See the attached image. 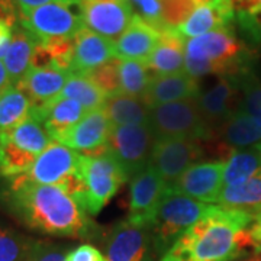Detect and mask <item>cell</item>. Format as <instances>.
I'll list each match as a JSON object with an SVG mask.
<instances>
[{
  "mask_svg": "<svg viewBox=\"0 0 261 261\" xmlns=\"http://www.w3.org/2000/svg\"><path fill=\"white\" fill-rule=\"evenodd\" d=\"M6 202L10 212L32 231L74 240L96 237L90 215L60 187L37 185L19 176L12 180Z\"/></svg>",
  "mask_w": 261,
  "mask_h": 261,
  "instance_id": "6da1fadb",
  "label": "cell"
},
{
  "mask_svg": "<svg viewBox=\"0 0 261 261\" xmlns=\"http://www.w3.org/2000/svg\"><path fill=\"white\" fill-rule=\"evenodd\" d=\"M252 221V215L212 206L159 261H233L248 250L257 251Z\"/></svg>",
  "mask_w": 261,
  "mask_h": 261,
  "instance_id": "7a4b0ae2",
  "label": "cell"
},
{
  "mask_svg": "<svg viewBox=\"0 0 261 261\" xmlns=\"http://www.w3.org/2000/svg\"><path fill=\"white\" fill-rule=\"evenodd\" d=\"M252 54L231 27L185 39V71L196 80L205 75L238 77L251 71Z\"/></svg>",
  "mask_w": 261,
  "mask_h": 261,
  "instance_id": "3957f363",
  "label": "cell"
},
{
  "mask_svg": "<svg viewBox=\"0 0 261 261\" xmlns=\"http://www.w3.org/2000/svg\"><path fill=\"white\" fill-rule=\"evenodd\" d=\"M79 173L84 181V193L80 205L90 216H96L128 181L119 164L108 152V145L80 154Z\"/></svg>",
  "mask_w": 261,
  "mask_h": 261,
  "instance_id": "277c9868",
  "label": "cell"
},
{
  "mask_svg": "<svg viewBox=\"0 0 261 261\" xmlns=\"http://www.w3.org/2000/svg\"><path fill=\"white\" fill-rule=\"evenodd\" d=\"M214 205L167 192L151 224L154 254L161 258L178 237L205 216Z\"/></svg>",
  "mask_w": 261,
  "mask_h": 261,
  "instance_id": "5b68a950",
  "label": "cell"
},
{
  "mask_svg": "<svg viewBox=\"0 0 261 261\" xmlns=\"http://www.w3.org/2000/svg\"><path fill=\"white\" fill-rule=\"evenodd\" d=\"M19 23L38 44L73 39L84 28L79 0L53 2L18 13Z\"/></svg>",
  "mask_w": 261,
  "mask_h": 261,
  "instance_id": "8992f818",
  "label": "cell"
},
{
  "mask_svg": "<svg viewBox=\"0 0 261 261\" xmlns=\"http://www.w3.org/2000/svg\"><path fill=\"white\" fill-rule=\"evenodd\" d=\"M148 125L157 141L164 138L214 140V132L199 112L196 97L149 109Z\"/></svg>",
  "mask_w": 261,
  "mask_h": 261,
  "instance_id": "52a82bcc",
  "label": "cell"
},
{
  "mask_svg": "<svg viewBox=\"0 0 261 261\" xmlns=\"http://www.w3.org/2000/svg\"><path fill=\"white\" fill-rule=\"evenodd\" d=\"M155 141L149 125H126L112 128L106 145L126 180H130L149 166Z\"/></svg>",
  "mask_w": 261,
  "mask_h": 261,
  "instance_id": "ba28073f",
  "label": "cell"
},
{
  "mask_svg": "<svg viewBox=\"0 0 261 261\" xmlns=\"http://www.w3.org/2000/svg\"><path fill=\"white\" fill-rule=\"evenodd\" d=\"M108 261H151L154 254L151 225L126 218L103 237Z\"/></svg>",
  "mask_w": 261,
  "mask_h": 261,
  "instance_id": "9c48e42d",
  "label": "cell"
},
{
  "mask_svg": "<svg viewBox=\"0 0 261 261\" xmlns=\"http://www.w3.org/2000/svg\"><path fill=\"white\" fill-rule=\"evenodd\" d=\"M203 141L190 138H164L155 141L149 166L159 173L164 183L171 186L187 168L205 157Z\"/></svg>",
  "mask_w": 261,
  "mask_h": 261,
  "instance_id": "30bf717a",
  "label": "cell"
},
{
  "mask_svg": "<svg viewBox=\"0 0 261 261\" xmlns=\"http://www.w3.org/2000/svg\"><path fill=\"white\" fill-rule=\"evenodd\" d=\"M84 27L116 41L129 27L134 10L129 0H79Z\"/></svg>",
  "mask_w": 261,
  "mask_h": 261,
  "instance_id": "8fae6325",
  "label": "cell"
},
{
  "mask_svg": "<svg viewBox=\"0 0 261 261\" xmlns=\"http://www.w3.org/2000/svg\"><path fill=\"white\" fill-rule=\"evenodd\" d=\"M225 160L196 163L167 187L170 193L187 196L203 203H215L224 189Z\"/></svg>",
  "mask_w": 261,
  "mask_h": 261,
  "instance_id": "7c38bea8",
  "label": "cell"
},
{
  "mask_svg": "<svg viewBox=\"0 0 261 261\" xmlns=\"http://www.w3.org/2000/svg\"><path fill=\"white\" fill-rule=\"evenodd\" d=\"M80 154L53 141L22 177L37 185L61 186L64 180L79 171Z\"/></svg>",
  "mask_w": 261,
  "mask_h": 261,
  "instance_id": "4fadbf2b",
  "label": "cell"
},
{
  "mask_svg": "<svg viewBox=\"0 0 261 261\" xmlns=\"http://www.w3.org/2000/svg\"><path fill=\"white\" fill-rule=\"evenodd\" d=\"M199 112L215 134L233 112L240 109L241 90L237 77H219L218 82L196 97Z\"/></svg>",
  "mask_w": 261,
  "mask_h": 261,
  "instance_id": "5bb4252c",
  "label": "cell"
},
{
  "mask_svg": "<svg viewBox=\"0 0 261 261\" xmlns=\"http://www.w3.org/2000/svg\"><path fill=\"white\" fill-rule=\"evenodd\" d=\"M166 195L167 185L164 180L151 166L145 167L130 178L128 218L151 225Z\"/></svg>",
  "mask_w": 261,
  "mask_h": 261,
  "instance_id": "9a60e30c",
  "label": "cell"
},
{
  "mask_svg": "<svg viewBox=\"0 0 261 261\" xmlns=\"http://www.w3.org/2000/svg\"><path fill=\"white\" fill-rule=\"evenodd\" d=\"M73 58L70 65L71 74H87L99 65L116 57L115 41L105 38L84 27L74 37Z\"/></svg>",
  "mask_w": 261,
  "mask_h": 261,
  "instance_id": "2e32d148",
  "label": "cell"
},
{
  "mask_svg": "<svg viewBox=\"0 0 261 261\" xmlns=\"http://www.w3.org/2000/svg\"><path fill=\"white\" fill-rule=\"evenodd\" d=\"M112 125L103 109L90 111L68 132L57 141L68 148L74 149L80 154L100 148L108 142Z\"/></svg>",
  "mask_w": 261,
  "mask_h": 261,
  "instance_id": "e0dca14e",
  "label": "cell"
},
{
  "mask_svg": "<svg viewBox=\"0 0 261 261\" xmlns=\"http://www.w3.org/2000/svg\"><path fill=\"white\" fill-rule=\"evenodd\" d=\"M200 94L199 82L185 73L170 75H152L147 92L142 96V102L148 109L166 103L193 99Z\"/></svg>",
  "mask_w": 261,
  "mask_h": 261,
  "instance_id": "ac0fdd59",
  "label": "cell"
},
{
  "mask_svg": "<svg viewBox=\"0 0 261 261\" xmlns=\"http://www.w3.org/2000/svg\"><path fill=\"white\" fill-rule=\"evenodd\" d=\"M70 75V71L61 70L54 65L39 68L31 67L25 79L15 87H19L28 96L34 108H39L60 96Z\"/></svg>",
  "mask_w": 261,
  "mask_h": 261,
  "instance_id": "d6986e66",
  "label": "cell"
},
{
  "mask_svg": "<svg viewBox=\"0 0 261 261\" xmlns=\"http://www.w3.org/2000/svg\"><path fill=\"white\" fill-rule=\"evenodd\" d=\"M235 19L231 0H214L203 6H199L190 18L177 29L180 37L185 39L200 37L212 31L231 27Z\"/></svg>",
  "mask_w": 261,
  "mask_h": 261,
  "instance_id": "ffe728a7",
  "label": "cell"
},
{
  "mask_svg": "<svg viewBox=\"0 0 261 261\" xmlns=\"http://www.w3.org/2000/svg\"><path fill=\"white\" fill-rule=\"evenodd\" d=\"M214 138L229 154L235 149L252 148L261 144V123L238 109L215 130Z\"/></svg>",
  "mask_w": 261,
  "mask_h": 261,
  "instance_id": "44dd1931",
  "label": "cell"
},
{
  "mask_svg": "<svg viewBox=\"0 0 261 261\" xmlns=\"http://www.w3.org/2000/svg\"><path fill=\"white\" fill-rule=\"evenodd\" d=\"M160 39V32L148 25L144 19L134 15L129 27L115 41L116 57L121 60H140L147 61L155 49Z\"/></svg>",
  "mask_w": 261,
  "mask_h": 261,
  "instance_id": "7402d4cb",
  "label": "cell"
},
{
  "mask_svg": "<svg viewBox=\"0 0 261 261\" xmlns=\"http://www.w3.org/2000/svg\"><path fill=\"white\" fill-rule=\"evenodd\" d=\"M32 111L42 121L53 141L60 140L87 113L80 103L61 96H57L39 108L32 106Z\"/></svg>",
  "mask_w": 261,
  "mask_h": 261,
  "instance_id": "603a6c76",
  "label": "cell"
},
{
  "mask_svg": "<svg viewBox=\"0 0 261 261\" xmlns=\"http://www.w3.org/2000/svg\"><path fill=\"white\" fill-rule=\"evenodd\" d=\"M145 63L152 75L185 73V38L177 31H161L159 44Z\"/></svg>",
  "mask_w": 261,
  "mask_h": 261,
  "instance_id": "cb8c5ba5",
  "label": "cell"
},
{
  "mask_svg": "<svg viewBox=\"0 0 261 261\" xmlns=\"http://www.w3.org/2000/svg\"><path fill=\"white\" fill-rule=\"evenodd\" d=\"M37 44L35 38L18 20V23L13 28V38L10 47L3 58L12 86H18L25 79V75L28 74L32 67V58Z\"/></svg>",
  "mask_w": 261,
  "mask_h": 261,
  "instance_id": "d4e9b609",
  "label": "cell"
},
{
  "mask_svg": "<svg viewBox=\"0 0 261 261\" xmlns=\"http://www.w3.org/2000/svg\"><path fill=\"white\" fill-rule=\"evenodd\" d=\"M218 206L255 216L261 212V176L224 187L216 200Z\"/></svg>",
  "mask_w": 261,
  "mask_h": 261,
  "instance_id": "484cf974",
  "label": "cell"
},
{
  "mask_svg": "<svg viewBox=\"0 0 261 261\" xmlns=\"http://www.w3.org/2000/svg\"><path fill=\"white\" fill-rule=\"evenodd\" d=\"M112 128L126 125H148L149 109L140 97L118 94L108 97L102 108Z\"/></svg>",
  "mask_w": 261,
  "mask_h": 261,
  "instance_id": "4316f807",
  "label": "cell"
},
{
  "mask_svg": "<svg viewBox=\"0 0 261 261\" xmlns=\"http://www.w3.org/2000/svg\"><path fill=\"white\" fill-rule=\"evenodd\" d=\"M261 176V152L258 147L235 149L225 160L224 187L233 186Z\"/></svg>",
  "mask_w": 261,
  "mask_h": 261,
  "instance_id": "83f0119b",
  "label": "cell"
},
{
  "mask_svg": "<svg viewBox=\"0 0 261 261\" xmlns=\"http://www.w3.org/2000/svg\"><path fill=\"white\" fill-rule=\"evenodd\" d=\"M60 96L79 102L87 112L102 109L108 99L92 80L80 74H71L68 77Z\"/></svg>",
  "mask_w": 261,
  "mask_h": 261,
  "instance_id": "f1b7e54d",
  "label": "cell"
},
{
  "mask_svg": "<svg viewBox=\"0 0 261 261\" xmlns=\"http://www.w3.org/2000/svg\"><path fill=\"white\" fill-rule=\"evenodd\" d=\"M237 23L250 42L261 47V0H231Z\"/></svg>",
  "mask_w": 261,
  "mask_h": 261,
  "instance_id": "f546056e",
  "label": "cell"
},
{
  "mask_svg": "<svg viewBox=\"0 0 261 261\" xmlns=\"http://www.w3.org/2000/svg\"><path fill=\"white\" fill-rule=\"evenodd\" d=\"M152 74L148 65L140 60H121V87L122 94L142 99L148 89Z\"/></svg>",
  "mask_w": 261,
  "mask_h": 261,
  "instance_id": "4dcf8cb0",
  "label": "cell"
},
{
  "mask_svg": "<svg viewBox=\"0 0 261 261\" xmlns=\"http://www.w3.org/2000/svg\"><path fill=\"white\" fill-rule=\"evenodd\" d=\"M212 2L214 0H160L161 29L177 31L199 6Z\"/></svg>",
  "mask_w": 261,
  "mask_h": 261,
  "instance_id": "1f68e13d",
  "label": "cell"
},
{
  "mask_svg": "<svg viewBox=\"0 0 261 261\" xmlns=\"http://www.w3.org/2000/svg\"><path fill=\"white\" fill-rule=\"evenodd\" d=\"M84 75L89 80H92L102 90V93L106 97H113V96L122 94L121 58L115 57Z\"/></svg>",
  "mask_w": 261,
  "mask_h": 261,
  "instance_id": "d6a6232c",
  "label": "cell"
},
{
  "mask_svg": "<svg viewBox=\"0 0 261 261\" xmlns=\"http://www.w3.org/2000/svg\"><path fill=\"white\" fill-rule=\"evenodd\" d=\"M237 80L241 90L240 111L261 123V82L254 75L252 70L238 75Z\"/></svg>",
  "mask_w": 261,
  "mask_h": 261,
  "instance_id": "836d02e7",
  "label": "cell"
},
{
  "mask_svg": "<svg viewBox=\"0 0 261 261\" xmlns=\"http://www.w3.org/2000/svg\"><path fill=\"white\" fill-rule=\"evenodd\" d=\"M35 240L0 226V261H25Z\"/></svg>",
  "mask_w": 261,
  "mask_h": 261,
  "instance_id": "e575fe53",
  "label": "cell"
},
{
  "mask_svg": "<svg viewBox=\"0 0 261 261\" xmlns=\"http://www.w3.org/2000/svg\"><path fill=\"white\" fill-rule=\"evenodd\" d=\"M71 248L65 244L34 241L25 261H65Z\"/></svg>",
  "mask_w": 261,
  "mask_h": 261,
  "instance_id": "d590c367",
  "label": "cell"
},
{
  "mask_svg": "<svg viewBox=\"0 0 261 261\" xmlns=\"http://www.w3.org/2000/svg\"><path fill=\"white\" fill-rule=\"evenodd\" d=\"M132 10L137 16L144 19L148 25L161 32V6L160 0H129Z\"/></svg>",
  "mask_w": 261,
  "mask_h": 261,
  "instance_id": "8d00e7d4",
  "label": "cell"
},
{
  "mask_svg": "<svg viewBox=\"0 0 261 261\" xmlns=\"http://www.w3.org/2000/svg\"><path fill=\"white\" fill-rule=\"evenodd\" d=\"M65 261H108L105 254L92 244H82L71 248Z\"/></svg>",
  "mask_w": 261,
  "mask_h": 261,
  "instance_id": "74e56055",
  "label": "cell"
},
{
  "mask_svg": "<svg viewBox=\"0 0 261 261\" xmlns=\"http://www.w3.org/2000/svg\"><path fill=\"white\" fill-rule=\"evenodd\" d=\"M10 2L15 6L16 12L20 13V12L35 9V8L44 6V5H48V3H53V2H64V0H10Z\"/></svg>",
  "mask_w": 261,
  "mask_h": 261,
  "instance_id": "f35d334b",
  "label": "cell"
},
{
  "mask_svg": "<svg viewBox=\"0 0 261 261\" xmlns=\"http://www.w3.org/2000/svg\"><path fill=\"white\" fill-rule=\"evenodd\" d=\"M250 231H251L254 241L257 244V251H261V212L254 216V221H252L251 226H250Z\"/></svg>",
  "mask_w": 261,
  "mask_h": 261,
  "instance_id": "ab89813d",
  "label": "cell"
},
{
  "mask_svg": "<svg viewBox=\"0 0 261 261\" xmlns=\"http://www.w3.org/2000/svg\"><path fill=\"white\" fill-rule=\"evenodd\" d=\"M9 87H12L9 74H8V70L5 67V63L0 60V93H3L5 90H8Z\"/></svg>",
  "mask_w": 261,
  "mask_h": 261,
  "instance_id": "60d3db41",
  "label": "cell"
},
{
  "mask_svg": "<svg viewBox=\"0 0 261 261\" xmlns=\"http://www.w3.org/2000/svg\"><path fill=\"white\" fill-rule=\"evenodd\" d=\"M247 261H261V257H257V258H251V260H247Z\"/></svg>",
  "mask_w": 261,
  "mask_h": 261,
  "instance_id": "b9f144b4",
  "label": "cell"
},
{
  "mask_svg": "<svg viewBox=\"0 0 261 261\" xmlns=\"http://www.w3.org/2000/svg\"><path fill=\"white\" fill-rule=\"evenodd\" d=\"M257 147H258V149H260V152H261V144L260 145H257Z\"/></svg>",
  "mask_w": 261,
  "mask_h": 261,
  "instance_id": "7bdbcfd3",
  "label": "cell"
}]
</instances>
